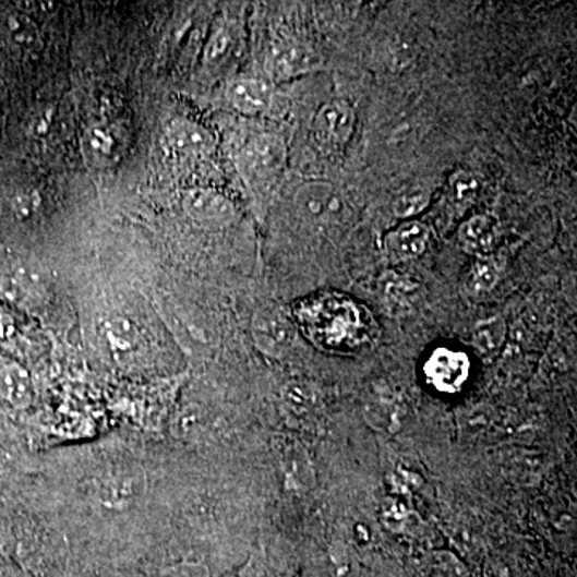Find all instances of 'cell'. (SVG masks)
<instances>
[{
	"instance_id": "19",
	"label": "cell",
	"mask_w": 577,
	"mask_h": 577,
	"mask_svg": "<svg viewBox=\"0 0 577 577\" xmlns=\"http://www.w3.org/2000/svg\"><path fill=\"white\" fill-rule=\"evenodd\" d=\"M3 29H5L10 43L22 47V49L33 50L40 46L39 29L31 22V19L22 15V13H12V15L7 16Z\"/></svg>"
},
{
	"instance_id": "24",
	"label": "cell",
	"mask_w": 577,
	"mask_h": 577,
	"mask_svg": "<svg viewBox=\"0 0 577 577\" xmlns=\"http://www.w3.org/2000/svg\"><path fill=\"white\" fill-rule=\"evenodd\" d=\"M285 401L293 414H306L315 409V390L306 384L289 385L288 390L285 392Z\"/></svg>"
},
{
	"instance_id": "12",
	"label": "cell",
	"mask_w": 577,
	"mask_h": 577,
	"mask_svg": "<svg viewBox=\"0 0 577 577\" xmlns=\"http://www.w3.org/2000/svg\"><path fill=\"white\" fill-rule=\"evenodd\" d=\"M0 399L12 408H27L34 399V384L25 368L10 361L0 363Z\"/></svg>"
},
{
	"instance_id": "2",
	"label": "cell",
	"mask_w": 577,
	"mask_h": 577,
	"mask_svg": "<svg viewBox=\"0 0 577 577\" xmlns=\"http://www.w3.org/2000/svg\"><path fill=\"white\" fill-rule=\"evenodd\" d=\"M242 173L251 183L272 182L286 164V145L275 135H259L245 145L241 158Z\"/></svg>"
},
{
	"instance_id": "23",
	"label": "cell",
	"mask_w": 577,
	"mask_h": 577,
	"mask_svg": "<svg viewBox=\"0 0 577 577\" xmlns=\"http://www.w3.org/2000/svg\"><path fill=\"white\" fill-rule=\"evenodd\" d=\"M430 203V193L423 187H409L402 190L394 201L396 217L409 220L420 214Z\"/></svg>"
},
{
	"instance_id": "1",
	"label": "cell",
	"mask_w": 577,
	"mask_h": 577,
	"mask_svg": "<svg viewBox=\"0 0 577 577\" xmlns=\"http://www.w3.org/2000/svg\"><path fill=\"white\" fill-rule=\"evenodd\" d=\"M300 220L312 227L336 224L345 214L344 196L333 184L313 182L303 184L293 197Z\"/></svg>"
},
{
	"instance_id": "27",
	"label": "cell",
	"mask_w": 577,
	"mask_h": 577,
	"mask_svg": "<svg viewBox=\"0 0 577 577\" xmlns=\"http://www.w3.org/2000/svg\"><path fill=\"white\" fill-rule=\"evenodd\" d=\"M406 517H408V512H406L405 505L396 498L385 502L384 507H382V520L388 528L398 529L399 526L405 525Z\"/></svg>"
},
{
	"instance_id": "3",
	"label": "cell",
	"mask_w": 577,
	"mask_h": 577,
	"mask_svg": "<svg viewBox=\"0 0 577 577\" xmlns=\"http://www.w3.org/2000/svg\"><path fill=\"white\" fill-rule=\"evenodd\" d=\"M142 474L132 470H112L98 478L94 486V505L105 514L131 510L143 493Z\"/></svg>"
},
{
	"instance_id": "16",
	"label": "cell",
	"mask_w": 577,
	"mask_h": 577,
	"mask_svg": "<svg viewBox=\"0 0 577 577\" xmlns=\"http://www.w3.org/2000/svg\"><path fill=\"white\" fill-rule=\"evenodd\" d=\"M105 339L116 357H131L139 348V327L128 316L116 315L106 320Z\"/></svg>"
},
{
	"instance_id": "29",
	"label": "cell",
	"mask_w": 577,
	"mask_h": 577,
	"mask_svg": "<svg viewBox=\"0 0 577 577\" xmlns=\"http://www.w3.org/2000/svg\"><path fill=\"white\" fill-rule=\"evenodd\" d=\"M13 209L19 217L27 218L34 211H36V197L31 194H23V196L15 197Z\"/></svg>"
},
{
	"instance_id": "26",
	"label": "cell",
	"mask_w": 577,
	"mask_h": 577,
	"mask_svg": "<svg viewBox=\"0 0 577 577\" xmlns=\"http://www.w3.org/2000/svg\"><path fill=\"white\" fill-rule=\"evenodd\" d=\"M163 577H211L209 569L203 563L182 562L177 565L167 566Z\"/></svg>"
},
{
	"instance_id": "9",
	"label": "cell",
	"mask_w": 577,
	"mask_h": 577,
	"mask_svg": "<svg viewBox=\"0 0 577 577\" xmlns=\"http://www.w3.org/2000/svg\"><path fill=\"white\" fill-rule=\"evenodd\" d=\"M227 98L242 115L259 116L272 109L275 92L269 82L257 77H237L228 85Z\"/></svg>"
},
{
	"instance_id": "4",
	"label": "cell",
	"mask_w": 577,
	"mask_h": 577,
	"mask_svg": "<svg viewBox=\"0 0 577 577\" xmlns=\"http://www.w3.org/2000/svg\"><path fill=\"white\" fill-rule=\"evenodd\" d=\"M252 336L262 353L283 357L296 341V327L281 310L265 309L252 321Z\"/></svg>"
},
{
	"instance_id": "20",
	"label": "cell",
	"mask_w": 577,
	"mask_h": 577,
	"mask_svg": "<svg viewBox=\"0 0 577 577\" xmlns=\"http://www.w3.org/2000/svg\"><path fill=\"white\" fill-rule=\"evenodd\" d=\"M364 418L369 425L384 432L394 433L399 426L398 409L390 399L375 396L364 405Z\"/></svg>"
},
{
	"instance_id": "13",
	"label": "cell",
	"mask_w": 577,
	"mask_h": 577,
	"mask_svg": "<svg viewBox=\"0 0 577 577\" xmlns=\"http://www.w3.org/2000/svg\"><path fill=\"white\" fill-rule=\"evenodd\" d=\"M430 242L429 228L420 221L408 220L388 235L387 249L399 261L418 259L426 251Z\"/></svg>"
},
{
	"instance_id": "14",
	"label": "cell",
	"mask_w": 577,
	"mask_h": 577,
	"mask_svg": "<svg viewBox=\"0 0 577 577\" xmlns=\"http://www.w3.org/2000/svg\"><path fill=\"white\" fill-rule=\"evenodd\" d=\"M0 293L15 305L31 309L43 300L44 286L43 281L27 269H15L0 278Z\"/></svg>"
},
{
	"instance_id": "7",
	"label": "cell",
	"mask_w": 577,
	"mask_h": 577,
	"mask_svg": "<svg viewBox=\"0 0 577 577\" xmlns=\"http://www.w3.org/2000/svg\"><path fill=\"white\" fill-rule=\"evenodd\" d=\"M354 129V111L345 101H329L317 111L313 133L327 148L339 149L350 140Z\"/></svg>"
},
{
	"instance_id": "18",
	"label": "cell",
	"mask_w": 577,
	"mask_h": 577,
	"mask_svg": "<svg viewBox=\"0 0 577 577\" xmlns=\"http://www.w3.org/2000/svg\"><path fill=\"white\" fill-rule=\"evenodd\" d=\"M501 269L491 257H480L467 273L466 290L469 296L480 297L496 288Z\"/></svg>"
},
{
	"instance_id": "8",
	"label": "cell",
	"mask_w": 577,
	"mask_h": 577,
	"mask_svg": "<svg viewBox=\"0 0 577 577\" xmlns=\"http://www.w3.org/2000/svg\"><path fill=\"white\" fill-rule=\"evenodd\" d=\"M315 67V55L293 39L279 40L268 57L269 76L275 81L292 80Z\"/></svg>"
},
{
	"instance_id": "10",
	"label": "cell",
	"mask_w": 577,
	"mask_h": 577,
	"mask_svg": "<svg viewBox=\"0 0 577 577\" xmlns=\"http://www.w3.org/2000/svg\"><path fill=\"white\" fill-rule=\"evenodd\" d=\"M167 143L173 152L188 158H200L209 155L214 140L203 125L187 119H176L167 125Z\"/></svg>"
},
{
	"instance_id": "6",
	"label": "cell",
	"mask_w": 577,
	"mask_h": 577,
	"mask_svg": "<svg viewBox=\"0 0 577 577\" xmlns=\"http://www.w3.org/2000/svg\"><path fill=\"white\" fill-rule=\"evenodd\" d=\"M188 217L204 227H224L237 217V207L220 191L212 188H194L183 197Z\"/></svg>"
},
{
	"instance_id": "25",
	"label": "cell",
	"mask_w": 577,
	"mask_h": 577,
	"mask_svg": "<svg viewBox=\"0 0 577 577\" xmlns=\"http://www.w3.org/2000/svg\"><path fill=\"white\" fill-rule=\"evenodd\" d=\"M233 49V36L231 31L227 26L218 27L214 34H212L209 44L206 49L207 63L217 64L224 61L228 57V53Z\"/></svg>"
},
{
	"instance_id": "22",
	"label": "cell",
	"mask_w": 577,
	"mask_h": 577,
	"mask_svg": "<svg viewBox=\"0 0 577 577\" xmlns=\"http://www.w3.org/2000/svg\"><path fill=\"white\" fill-rule=\"evenodd\" d=\"M286 478L296 488H309L313 483L312 466L309 456L300 447H290L286 453L285 462Z\"/></svg>"
},
{
	"instance_id": "28",
	"label": "cell",
	"mask_w": 577,
	"mask_h": 577,
	"mask_svg": "<svg viewBox=\"0 0 577 577\" xmlns=\"http://www.w3.org/2000/svg\"><path fill=\"white\" fill-rule=\"evenodd\" d=\"M19 339V327L12 316L0 313V345L10 347Z\"/></svg>"
},
{
	"instance_id": "30",
	"label": "cell",
	"mask_w": 577,
	"mask_h": 577,
	"mask_svg": "<svg viewBox=\"0 0 577 577\" xmlns=\"http://www.w3.org/2000/svg\"><path fill=\"white\" fill-rule=\"evenodd\" d=\"M2 577H27V576L22 575V573H9V575L2 576Z\"/></svg>"
},
{
	"instance_id": "5",
	"label": "cell",
	"mask_w": 577,
	"mask_h": 577,
	"mask_svg": "<svg viewBox=\"0 0 577 577\" xmlns=\"http://www.w3.org/2000/svg\"><path fill=\"white\" fill-rule=\"evenodd\" d=\"M426 381L442 394H456L470 375V361L462 351L438 348L430 354L425 368Z\"/></svg>"
},
{
	"instance_id": "11",
	"label": "cell",
	"mask_w": 577,
	"mask_h": 577,
	"mask_svg": "<svg viewBox=\"0 0 577 577\" xmlns=\"http://www.w3.org/2000/svg\"><path fill=\"white\" fill-rule=\"evenodd\" d=\"M121 148V135L106 122L91 125L82 139V152H84L85 159L91 160L97 167H108L115 164L119 159Z\"/></svg>"
},
{
	"instance_id": "21",
	"label": "cell",
	"mask_w": 577,
	"mask_h": 577,
	"mask_svg": "<svg viewBox=\"0 0 577 577\" xmlns=\"http://www.w3.org/2000/svg\"><path fill=\"white\" fill-rule=\"evenodd\" d=\"M480 182L473 173L467 172V170H459V172L453 173L449 180V200L450 203L456 207L472 206L477 201L478 193H480Z\"/></svg>"
},
{
	"instance_id": "17",
	"label": "cell",
	"mask_w": 577,
	"mask_h": 577,
	"mask_svg": "<svg viewBox=\"0 0 577 577\" xmlns=\"http://www.w3.org/2000/svg\"><path fill=\"white\" fill-rule=\"evenodd\" d=\"M505 339H507V326H505V321L502 317H488L474 326L473 348L483 360L491 361L496 358L498 351L504 347Z\"/></svg>"
},
{
	"instance_id": "15",
	"label": "cell",
	"mask_w": 577,
	"mask_h": 577,
	"mask_svg": "<svg viewBox=\"0 0 577 577\" xmlns=\"http://www.w3.org/2000/svg\"><path fill=\"white\" fill-rule=\"evenodd\" d=\"M459 237L467 251L486 254L496 244L497 221L488 214L473 215L460 228Z\"/></svg>"
}]
</instances>
